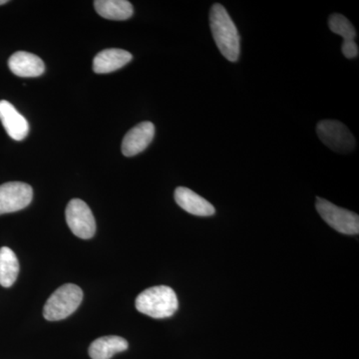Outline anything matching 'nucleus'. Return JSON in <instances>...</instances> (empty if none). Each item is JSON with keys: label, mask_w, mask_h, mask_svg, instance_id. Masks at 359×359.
<instances>
[{"label": "nucleus", "mask_w": 359, "mask_h": 359, "mask_svg": "<svg viewBox=\"0 0 359 359\" xmlns=\"http://www.w3.org/2000/svg\"><path fill=\"white\" fill-rule=\"evenodd\" d=\"M210 26L219 52L231 62H237L241 52L240 34L230 14L222 4H216L212 6Z\"/></svg>", "instance_id": "nucleus-1"}, {"label": "nucleus", "mask_w": 359, "mask_h": 359, "mask_svg": "<svg viewBox=\"0 0 359 359\" xmlns=\"http://www.w3.org/2000/svg\"><path fill=\"white\" fill-rule=\"evenodd\" d=\"M178 308L176 292L167 285L150 287L142 292L136 299L137 311L153 318H170Z\"/></svg>", "instance_id": "nucleus-2"}, {"label": "nucleus", "mask_w": 359, "mask_h": 359, "mask_svg": "<svg viewBox=\"0 0 359 359\" xmlns=\"http://www.w3.org/2000/svg\"><path fill=\"white\" fill-rule=\"evenodd\" d=\"M83 292L76 285L66 283L47 299L43 309L45 320L57 321L68 318L79 308Z\"/></svg>", "instance_id": "nucleus-3"}, {"label": "nucleus", "mask_w": 359, "mask_h": 359, "mask_svg": "<svg viewBox=\"0 0 359 359\" xmlns=\"http://www.w3.org/2000/svg\"><path fill=\"white\" fill-rule=\"evenodd\" d=\"M316 133L320 141L334 152L347 154L355 148L353 135L344 123L337 120L320 121L316 126Z\"/></svg>", "instance_id": "nucleus-4"}, {"label": "nucleus", "mask_w": 359, "mask_h": 359, "mask_svg": "<svg viewBox=\"0 0 359 359\" xmlns=\"http://www.w3.org/2000/svg\"><path fill=\"white\" fill-rule=\"evenodd\" d=\"M316 210L325 223L344 235H358L359 217L355 212L337 207L321 198L316 199Z\"/></svg>", "instance_id": "nucleus-5"}, {"label": "nucleus", "mask_w": 359, "mask_h": 359, "mask_svg": "<svg viewBox=\"0 0 359 359\" xmlns=\"http://www.w3.org/2000/svg\"><path fill=\"white\" fill-rule=\"evenodd\" d=\"M65 217L68 226L76 237L88 240L95 235V218L84 201L71 200L66 208Z\"/></svg>", "instance_id": "nucleus-6"}, {"label": "nucleus", "mask_w": 359, "mask_h": 359, "mask_svg": "<svg viewBox=\"0 0 359 359\" xmlns=\"http://www.w3.org/2000/svg\"><path fill=\"white\" fill-rule=\"evenodd\" d=\"M32 186L22 182H9L0 185V215L25 209L32 203Z\"/></svg>", "instance_id": "nucleus-7"}, {"label": "nucleus", "mask_w": 359, "mask_h": 359, "mask_svg": "<svg viewBox=\"0 0 359 359\" xmlns=\"http://www.w3.org/2000/svg\"><path fill=\"white\" fill-rule=\"evenodd\" d=\"M155 136V126L152 122H142L127 132L122 142V153L126 157L140 154L150 145Z\"/></svg>", "instance_id": "nucleus-8"}, {"label": "nucleus", "mask_w": 359, "mask_h": 359, "mask_svg": "<svg viewBox=\"0 0 359 359\" xmlns=\"http://www.w3.org/2000/svg\"><path fill=\"white\" fill-rule=\"evenodd\" d=\"M0 121L13 140L21 141L27 137L29 132L27 120L8 101H0Z\"/></svg>", "instance_id": "nucleus-9"}, {"label": "nucleus", "mask_w": 359, "mask_h": 359, "mask_svg": "<svg viewBox=\"0 0 359 359\" xmlns=\"http://www.w3.org/2000/svg\"><path fill=\"white\" fill-rule=\"evenodd\" d=\"M175 201L184 211L195 216L210 217L216 212L211 203L185 187L176 189Z\"/></svg>", "instance_id": "nucleus-10"}, {"label": "nucleus", "mask_w": 359, "mask_h": 359, "mask_svg": "<svg viewBox=\"0 0 359 359\" xmlns=\"http://www.w3.org/2000/svg\"><path fill=\"white\" fill-rule=\"evenodd\" d=\"M8 67L14 75L20 77H39L45 71L42 59L25 51L13 53L9 58Z\"/></svg>", "instance_id": "nucleus-11"}, {"label": "nucleus", "mask_w": 359, "mask_h": 359, "mask_svg": "<svg viewBox=\"0 0 359 359\" xmlns=\"http://www.w3.org/2000/svg\"><path fill=\"white\" fill-rule=\"evenodd\" d=\"M133 56L123 49L111 48L99 52L93 60V70L97 74H105L128 65Z\"/></svg>", "instance_id": "nucleus-12"}, {"label": "nucleus", "mask_w": 359, "mask_h": 359, "mask_svg": "<svg viewBox=\"0 0 359 359\" xmlns=\"http://www.w3.org/2000/svg\"><path fill=\"white\" fill-rule=\"evenodd\" d=\"M127 340L123 337L110 335L97 339L89 347V355L92 359H110L116 353L128 348Z\"/></svg>", "instance_id": "nucleus-13"}, {"label": "nucleus", "mask_w": 359, "mask_h": 359, "mask_svg": "<svg viewBox=\"0 0 359 359\" xmlns=\"http://www.w3.org/2000/svg\"><path fill=\"white\" fill-rule=\"evenodd\" d=\"M97 13L106 20H126L134 13L133 6L127 0H96Z\"/></svg>", "instance_id": "nucleus-14"}, {"label": "nucleus", "mask_w": 359, "mask_h": 359, "mask_svg": "<svg viewBox=\"0 0 359 359\" xmlns=\"http://www.w3.org/2000/svg\"><path fill=\"white\" fill-rule=\"evenodd\" d=\"M20 263L13 250L7 247L0 249V285L11 287L18 280Z\"/></svg>", "instance_id": "nucleus-15"}, {"label": "nucleus", "mask_w": 359, "mask_h": 359, "mask_svg": "<svg viewBox=\"0 0 359 359\" xmlns=\"http://www.w3.org/2000/svg\"><path fill=\"white\" fill-rule=\"evenodd\" d=\"M330 29L335 34H339L344 39V43L353 42L356 37V30L351 21L341 14H332L328 20Z\"/></svg>", "instance_id": "nucleus-16"}, {"label": "nucleus", "mask_w": 359, "mask_h": 359, "mask_svg": "<svg viewBox=\"0 0 359 359\" xmlns=\"http://www.w3.org/2000/svg\"><path fill=\"white\" fill-rule=\"evenodd\" d=\"M341 50L346 58H355L358 56V46L355 41L342 43Z\"/></svg>", "instance_id": "nucleus-17"}, {"label": "nucleus", "mask_w": 359, "mask_h": 359, "mask_svg": "<svg viewBox=\"0 0 359 359\" xmlns=\"http://www.w3.org/2000/svg\"><path fill=\"white\" fill-rule=\"evenodd\" d=\"M7 0H0V6H4V4H7Z\"/></svg>", "instance_id": "nucleus-18"}]
</instances>
